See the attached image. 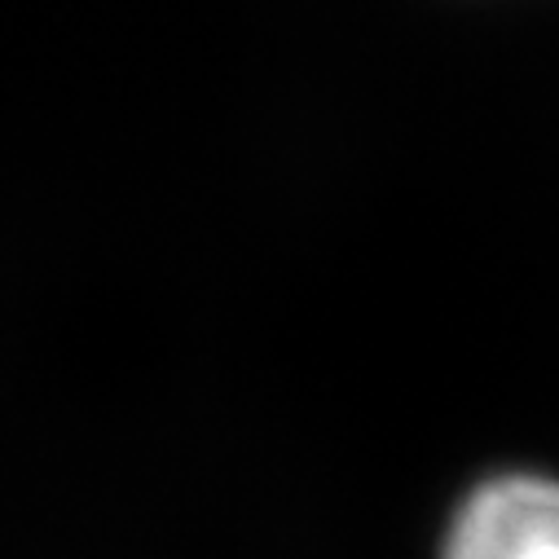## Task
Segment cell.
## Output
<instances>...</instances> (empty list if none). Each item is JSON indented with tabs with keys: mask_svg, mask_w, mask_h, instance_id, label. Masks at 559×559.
<instances>
[{
	"mask_svg": "<svg viewBox=\"0 0 559 559\" xmlns=\"http://www.w3.org/2000/svg\"><path fill=\"white\" fill-rule=\"evenodd\" d=\"M445 559H559V485L537 476L485 485L463 507Z\"/></svg>",
	"mask_w": 559,
	"mask_h": 559,
	"instance_id": "cell-1",
	"label": "cell"
}]
</instances>
